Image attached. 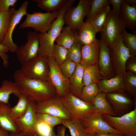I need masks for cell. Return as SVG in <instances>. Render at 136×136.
Wrapping results in <instances>:
<instances>
[{"mask_svg": "<svg viewBox=\"0 0 136 136\" xmlns=\"http://www.w3.org/2000/svg\"><path fill=\"white\" fill-rule=\"evenodd\" d=\"M13 77L20 93L29 101L36 103L57 97L55 88L47 80L28 78L19 70L15 71Z\"/></svg>", "mask_w": 136, "mask_h": 136, "instance_id": "1", "label": "cell"}, {"mask_svg": "<svg viewBox=\"0 0 136 136\" xmlns=\"http://www.w3.org/2000/svg\"><path fill=\"white\" fill-rule=\"evenodd\" d=\"M75 1L74 0H68L59 10L58 15L53 22L50 29L46 32L39 33V47L38 55L47 57H52L54 42L65 24L63 19L64 14Z\"/></svg>", "mask_w": 136, "mask_h": 136, "instance_id": "2", "label": "cell"}, {"mask_svg": "<svg viewBox=\"0 0 136 136\" xmlns=\"http://www.w3.org/2000/svg\"><path fill=\"white\" fill-rule=\"evenodd\" d=\"M126 27L122 14L110 10L101 32V37L110 48L113 43L122 35Z\"/></svg>", "mask_w": 136, "mask_h": 136, "instance_id": "3", "label": "cell"}, {"mask_svg": "<svg viewBox=\"0 0 136 136\" xmlns=\"http://www.w3.org/2000/svg\"><path fill=\"white\" fill-rule=\"evenodd\" d=\"M59 11L44 13L36 12L26 14L25 20L20 25V28L24 29L31 28L34 31L44 33L50 28L53 21L57 18Z\"/></svg>", "mask_w": 136, "mask_h": 136, "instance_id": "4", "label": "cell"}, {"mask_svg": "<svg viewBox=\"0 0 136 136\" xmlns=\"http://www.w3.org/2000/svg\"><path fill=\"white\" fill-rule=\"evenodd\" d=\"M106 121L125 136H136V105L134 109L119 116L102 114Z\"/></svg>", "mask_w": 136, "mask_h": 136, "instance_id": "5", "label": "cell"}, {"mask_svg": "<svg viewBox=\"0 0 136 136\" xmlns=\"http://www.w3.org/2000/svg\"><path fill=\"white\" fill-rule=\"evenodd\" d=\"M57 97L72 117L80 120L97 112L92 104L83 101L73 95L70 92L62 97Z\"/></svg>", "mask_w": 136, "mask_h": 136, "instance_id": "6", "label": "cell"}, {"mask_svg": "<svg viewBox=\"0 0 136 136\" xmlns=\"http://www.w3.org/2000/svg\"><path fill=\"white\" fill-rule=\"evenodd\" d=\"M19 70L28 78L47 81L49 71L47 57L38 55L22 64Z\"/></svg>", "mask_w": 136, "mask_h": 136, "instance_id": "7", "label": "cell"}, {"mask_svg": "<svg viewBox=\"0 0 136 136\" xmlns=\"http://www.w3.org/2000/svg\"><path fill=\"white\" fill-rule=\"evenodd\" d=\"M90 7V0H80L76 6L71 7L64 13V23L74 32L76 31L84 22Z\"/></svg>", "mask_w": 136, "mask_h": 136, "instance_id": "8", "label": "cell"}, {"mask_svg": "<svg viewBox=\"0 0 136 136\" xmlns=\"http://www.w3.org/2000/svg\"><path fill=\"white\" fill-rule=\"evenodd\" d=\"M113 66L116 75L123 77L126 72L125 64L131 56L130 52L124 45L121 35L113 43L110 48Z\"/></svg>", "mask_w": 136, "mask_h": 136, "instance_id": "9", "label": "cell"}, {"mask_svg": "<svg viewBox=\"0 0 136 136\" xmlns=\"http://www.w3.org/2000/svg\"><path fill=\"white\" fill-rule=\"evenodd\" d=\"M49 71L47 81L55 88L57 97H62L70 92L69 81L61 71L52 57H47Z\"/></svg>", "mask_w": 136, "mask_h": 136, "instance_id": "10", "label": "cell"}, {"mask_svg": "<svg viewBox=\"0 0 136 136\" xmlns=\"http://www.w3.org/2000/svg\"><path fill=\"white\" fill-rule=\"evenodd\" d=\"M27 41L24 45L18 47L16 53L19 62L23 64L38 55L39 45V33L29 31L27 34Z\"/></svg>", "mask_w": 136, "mask_h": 136, "instance_id": "11", "label": "cell"}, {"mask_svg": "<svg viewBox=\"0 0 136 136\" xmlns=\"http://www.w3.org/2000/svg\"><path fill=\"white\" fill-rule=\"evenodd\" d=\"M36 103L30 101L25 113L19 118L13 119L20 131L26 136H37L36 128L38 120Z\"/></svg>", "mask_w": 136, "mask_h": 136, "instance_id": "12", "label": "cell"}, {"mask_svg": "<svg viewBox=\"0 0 136 136\" xmlns=\"http://www.w3.org/2000/svg\"><path fill=\"white\" fill-rule=\"evenodd\" d=\"M37 113L49 114L62 120L72 116L62 102L56 97L36 103Z\"/></svg>", "mask_w": 136, "mask_h": 136, "instance_id": "13", "label": "cell"}, {"mask_svg": "<svg viewBox=\"0 0 136 136\" xmlns=\"http://www.w3.org/2000/svg\"><path fill=\"white\" fill-rule=\"evenodd\" d=\"M81 121L86 133L94 135L100 133L112 132L122 134L110 126L104 120L102 114L97 112Z\"/></svg>", "mask_w": 136, "mask_h": 136, "instance_id": "14", "label": "cell"}, {"mask_svg": "<svg viewBox=\"0 0 136 136\" xmlns=\"http://www.w3.org/2000/svg\"><path fill=\"white\" fill-rule=\"evenodd\" d=\"M29 4L28 1H24L18 10H15L11 17L7 32L1 43L7 47L9 51L12 53L15 52L18 47L12 40L13 33L23 17L27 13V9Z\"/></svg>", "mask_w": 136, "mask_h": 136, "instance_id": "15", "label": "cell"}, {"mask_svg": "<svg viewBox=\"0 0 136 136\" xmlns=\"http://www.w3.org/2000/svg\"><path fill=\"white\" fill-rule=\"evenodd\" d=\"M123 92L119 91L106 94V98L114 112L120 116L130 111L135 104L131 98Z\"/></svg>", "mask_w": 136, "mask_h": 136, "instance_id": "16", "label": "cell"}, {"mask_svg": "<svg viewBox=\"0 0 136 136\" xmlns=\"http://www.w3.org/2000/svg\"><path fill=\"white\" fill-rule=\"evenodd\" d=\"M97 63L101 76L106 79L112 78L113 71L111 49L101 37L100 40Z\"/></svg>", "mask_w": 136, "mask_h": 136, "instance_id": "17", "label": "cell"}, {"mask_svg": "<svg viewBox=\"0 0 136 136\" xmlns=\"http://www.w3.org/2000/svg\"><path fill=\"white\" fill-rule=\"evenodd\" d=\"M100 40L94 43L82 46L81 58L80 64L85 66L95 64L98 62Z\"/></svg>", "mask_w": 136, "mask_h": 136, "instance_id": "18", "label": "cell"}, {"mask_svg": "<svg viewBox=\"0 0 136 136\" xmlns=\"http://www.w3.org/2000/svg\"><path fill=\"white\" fill-rule=\"evenodd\" d=\"M97 84L99 92L105 94L125 90L123 77L119 75L110 79H101Z\"/></svg>", "mask_w": 136, "mask_h": 136, "instance_id": "19", "label": "cell"}, {"mask_svg": "<svg viewBox=\"0 0 136 136\" xmlns=\"http://www.w3.org/2000/svg\"><path fill=\"white\" fill-rule=\"evenodd\" d=\"M75 32L76 40L82 46L92 44L97 40L96 31L90 22H84Z\"/></svg>", "mask_w": 136, "mask_h": 136, "instance_id": "20", "label": "cell"}, {"mask_svg": "<svg viewBox=\"0 0 136 136\" xmlns=\"http://www.w3.org/2000/svg\"><path fill=\"white\" fill-rule=\"evenodd\" d=\"M11 108L8 104L0 102V127L9 132H20L11 116Z\"/></svg>", "mask_w": 136, "mask_h": 136, "instance_id": "21", "label": "cell"}, {"mask_svg": "<svg viewBox=\"0 0 136 136\" xmlns=\"http://www.w3.org/2000/svg\"><path fill=\"white\" fill-rule=\"evenodd\" d=\"M84 69V66L80 63L77 64L75 72L69 79L70 92L80 98L84 86L83 77Z\"/></svg>", "mask_w": 136, "mask_h": 136, "instance_id": "22", "label": "cell"}, {"mask_svg": "<svg viewBox=\"0 0 136 136\" xmlns=\"http://www.w3.org/2000/svg\"><path fill=\"white\" fill-rule=\"evenodd\" d=\"M125 27L133 31L136 30V6H130L124 1L121 8Z\"/></svg>", "mask_w": 136, "mask_h": 136, "instance_id": "23", "label": "cell"}, {"mask_svg": "<svg viewBox=\"0 0 136 136\" xmlns=\"http://www.w3.org/2000/svg\"><path fill=\"white\" fill-rule=\"evenodd\" d=\"M92 104L97 112L113 116H117L106 96V94L99 92L92 101Z\"/></svg>", "mask_w": 136, "mask_h": 136, "instance_id": "24", "label": "cell"}, {"mask_svg": "<svg viewBox=\"0 0 136 136\" xmlns=\"http://www.w3.org/2000/svg\"><path fill=\"white\" fill-rule=\"evenodd\" d=\"M19 94V88L14 82L8 80L2 82L0 87V102L8 104L11 95L17 96Z\"/></svg>", "mask_w": 136, "mask_h": 136, "instance_id": "25", "label": "cell"}, {"mask_svg": "<svg viewBox=\"0 0 136 136\" xmlns=\"http://www.w3.org/2000/svg\"><path fill=\"white\" fill-rule=\"evenodd\" d=\"M76 41V32L69 26L63 27L62 30L55 40L56 44L68 49Z\"/></svg>", "mask_w": 136, "mask_h": 136, "instance_id": "26", "label": "cell"}, {"mask_svg": "<svg viewBox=\"0 0 136 136\" xmlns=\"http://www.w3.org/2000/svg\"><path fill=\"white\" fill-rule=\"evenodd\" d=\"M101 79L97 63L84 66L83 77L84 86L97 84Z\"/></svg>", "mask_w": 136, "mask_h": 136, "instance_id": "27", "label": "cell"}, {"mask_svg": "<svg viewBox=\"0 0 136 136\" xmlns=\"http://www.w3.org/2000/svg\"><path fill=\"white\" fill-rule=\"evenodd\" d=\"M62 124L68 128L71 136H85L87 134L81 120L77 118L63 120Z\"/></svg>", "mask_w": 136, "mask_h": 136, "instance_id": "28", "label": "cell"}, {"mask_svg": "<svg viewBox=\"0 0 136 136\" xmlns=\"http://www.w3.org/2000/svg\"><path fill=\"white\" fill-rule=\"evenodd\" d=\"M68 0H35L37 6L47 12L59 11Z\"/></svg>", "mask_w": 136, "mask_h": 136, "instance_id": "29", "label": "cell"}, {"mask_svg": "<svg viewBox=\"0 0 136 136\" xmlns=\"http://www.w3.org/2000/svg\"><path fill=\"white\" fill-rule=\"evenodd\" d=\"M16 105L11 109V113L13 119L19 118L23 116L27 109L30 101L23 95L19 94Z\"/></svg>", "mask_w": 136, "mask_h": 136, "instance_id": "30", "label": "cell"}, {"mask_svg": "<svg viewBox=\"0 0 136 136\" xmlns=\"http://www.w3.org/2000/svg\"><path fill=\"white\" fill-rule=\"evenodd\" d=\"M10 8L7 11H0V44H1L6 34L11 17L15 10Z\"/></svg>", "mask_w": 136, "mask_h": 136, "instance_id": "31", "label": "cell"}, {"mask_svg": "<svg viewBox=\"0 0 136 136\" xmlns=\"http://www.w3.org/2000/svg\"><path fill=\"white\" fill-rule=\"evenodd\" d=\"M109 0H90V7L86 21L90 22L105 8L110 5Z\"/></svg>", "mask_w": 136, "mask_h": 136, "instance_id": "32", "label": "cell"}, {"mask_svg": "<svg viewBox=\"0 0 136 136\" xmlns=\"http://www.w3.org/2000/svg\"><path fill=\"white\" fill-rule=\"evenodd\" d=\"M99 93L97 84L84 86L82 90L80 99L84 101L92 104Z\"/></svg>", "mask_w": 136, "mask_h": 136, "instance_id": "33", "label": "cell"}, {"mask_svg": "<svg viewBox=\"0 0 136 136\" xmlns=\"http://www.w3.org/2000/svg\"><path fill=\"white\" fill-rule=\"evenodd\" d=\"M125 90L134 98L136 97V74L126 72L123 77Z\"/></svg>", "mask_w": 136, "mask_h": 136, "instance_id": "34", "label": "cell"}, {"mask_svg": "<svg viewBox=\"0 0 136 136\" xmlns=\"http://www.w3.org/2000/svg\"><path fill=\"white\" fill-rule=\"evenodd\" d=\"M111 9L110 6H107L90 21L97 33L101 32L108 14Z\"/></svg>", "mask_w": 136, "mask_h": 136, "instance_id": "35", "label": "cell"}, {"mask_svg": "<svg viewBox=\"0 0 136 136\" xmlns=\"http://www.w3.org/2000/svg\"><path fill=\"white\" fill-rule=\"evenodd\" d=\"M122 37L124 43L128 49L131 56L136 57V34L129 33L124 28L122 32Z\"/></svg>", "mask_w": 136, "mask_h": 136, "instance_id": "36", "label": "cell"}, {"mask_svg": "<svg viewBox=\"0 0 136 136\" xmlns=\"http://www.w3.org/2000/svg\"><path fill=\"white\" fill-rule=\"evenodd\" d=\"M82 45L77 40L74 44L67 49V59H70L77 64L80 63L81 58Z\"/></svg>", "mask_w": 136, "mask_h": 136, "instance_id": "37", "label": "cell"}, {"mask_svg": "<svg viewBox=\"0 0 136 136\" xmlns=\"http://www.w3.org/2000/svg\"><path fill=\"white\" fill-rule=\"evenodd\" d=\"M67 53V49L56 44H54L52 57L59 66L66 60Z\"/></svg>", "mask_w": 136, "mask_h": 136, "instance_id": "38", "label": "cell"}, {"mask_svg": "<svg viewBox=\"0 0 136 136\" xmlns=\"http://www.w3.org/2000/svg\"><path fill=\"white\" fill-rule=\"evenodd\" d=\"M38 120L42 121L52 128L57 125L62 124L63 120L49 114L37 113Z\"/></svg>", "mask_w": 136, "mask_h": 136, "instance_id": "39", "label": "cell"}, {"mask_svg": "<svg viewBox=\"0 0 136 136\" xmlns=\"http://www.w3.org/2000/svg\"><path fill=\"white\" fill-rule=\"evenodd\" d=\"M36 130L37 136H56L53 128L39 120H38Z\"/></svg>", "mask_w": 136, "mask_h": 136, "instance_id": "40", "label": "cell"}, {"mask_svg": "<svg viewBox=\"0 0 136 136\" xmlns=\"http://www.w3.org/2000/svg\"><path fill=\"white\" fill-rule=\"evenodd\" d=\"M77 64L72 61L66 59L59 67L64 76L69 79L75 72Z\"/></svg>", "mask_w": 136, "mask_h": 136, "instance_id": "41", "label": "cell"}, {"mask_svg": "<svg viewBox=\"0 0 136 136\" xmlns=\"http://www.w3.org/2000/svg\"><path fill=\"white\" fill-rule=\"evenodd\" d=\"M9 51L7 47L0 44V57L1 58L4 66L7 67L9 64V57L7 53Z\"/></svg>", "mask_w": 136, "mask_h": 136, "instance_id": "42", "label": "cell"}, {"mask_svg": "<svg viewBox=\"0 0 136 136\" xmlns=\"http://www.w3.org/2000/svg\"><path fill=\"white\" fill-rule=\"evenodd\" d=\"M125 67L126 72L136 74V57H130L126 62Z\"/></svg>", "mask_w": 136, "mask_h": 136, "instance_id": "43", "label": "cell"}, {"mask_svg": "<svg viewBox=\"0 0 136 136\" xmlns=\"http://www.w3.org/2000/svg\"><path fill=\"white\" fill-rule=\"evenodd\" d=\"M17 1V0H0V11H8Z\"/></svg>", "mask_w": 136, "mask_h": 136, "instance_id": "44", "label": "cell"}, {"mask_svg": "<svg viewBox=\"0 0 136 136\" xmlns=\"http://www.w3.org/2000/svg\"><path fill=\"white\" fill-rule=\"evenodd\" d=\"M110 4L113 6L111 9L113 12L119 14H121V8L124 0H109Z\"/></svg>", "mask_w": 136, "mask_h": 136, "instance_id": "45", "label": "cell"}, {"mask_svg": "<svg viewBox=\"0 0 136 136\" xmlns=\"http://www.w3.org/2000/svg\"><path fill=\"white\" fill-rule=\"evenodd\" d=\"M94 136H125L124 135L118 133L112 132H103L97 133Z\"/></svg>", "mask_w": 136, "mask_h": 136, "instance_id": "46", "label": "cell"}, {"mask_svg": "<svg viewBox=\"0 0 136 136\" xmlns=\"http://www.w3.org/2000/svg\"><path fill=\"white\" fill-rule=\"evenodd\" d=\"M66 128L63 125L57 127V134L56 136H65Z\"/></svg>", "mask_w": 136, "mask_h": 136, "instance_id": "47", "label": "cell"}, {"mask_svg": "<svg viewBox=\"0 0 136 136\" xmlns=\"http://www.w3.org/2000/svg\"><path fill=\"white\" fill-rule=\"evenodd\" d=\"M0 136H10L9 132L0 127Z\"/></svg>", "mask_w": 136, "mask_h": 136, "instance_id": "48", "label": "cell"}, {"mask_svg": "<svg viewBox=\"0 0 136 136\" xmlns=\"http://www.w3.org/2000/svg\"><path fill=\"white\" fill-rule=\"evenodd\" d=\"M10 136H26L21 132H9Z\"/></svg>", "mask_w": 136, "mask_h": 136, "instance_id": "49", "label": "cell"}, {"mask_svg": "<svg viewBox=\"0 0 136 136\" xmlns=\"http://www.w3.org/2000/svg\"><path fill=\"white\" fill-rule=\"evenodd\" d=\"M125 1L130 6H136V0H125Z\"/></svg>", "mask_w": 136, "mask_h": 136, "instance_id": "50", "label": "cell"}, {"mask_svg": "<svg viewBox=\"0 0 136 136\" xmlns=\"http://www.w3.org/2000/svg\"><path fill=\"white\" fill-rule=\"evenodd\" d=\"M85 136H94V134L90 133H87Z\"/></svg>", "mask_w": 136, "mask_h": 136, "instance_id": "51", "label": "cell"}, {"mask_svg": "<svg viewBox=\"0 0 136 136\" xmlns=\"http://www.w3.org/2000/svg\"><path fill=\"white\" fill-rule=\"evenodd\" d=\"M66 136H69V135H68V134H66Z\"/></svg>", "mask_w": 136, "mask_h": 136, "instance_id": "52", "label": "cell"}]
</instances>
